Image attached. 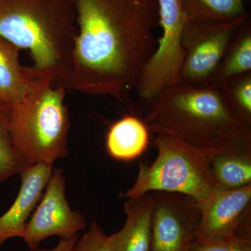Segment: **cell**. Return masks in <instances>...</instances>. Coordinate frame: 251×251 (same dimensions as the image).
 Returning a JSON list of instances; mask_svg holds the SVG:
<instances>
[{
	"mask_svg": "<svg viewBox=\"0 0 251 251\" xmlns=\"http://www.w3.org/2000/svg\"><path fill=\"white\" fill-rule=\"evenodd\" d=\"M70 89L125 101L157 49V0H75Z\"/></svg>",
	"mask_w": 251,
	"mask_h": 251,
	"instance_id": "1",
	"label": "cell"
},
{
	"mask_svg": "<svg viewBox=\"0 0 251 251\" xmlns=\"http://www.w3.org/2000/svg\"><path fill=\"white\" fill-rule=\"evenodd\" d=\"M150 131L173 135L198 148L216 150L251 136V124L238 115L215 84L180 82L145 102Z\"/></svg>",
	"mask_w": 251,
	"mask_h": 251,
	"instance_id": "2",
	"label": "cell"
},
{
	"mask_svg": "<svg viewBox=\"0 0 251 251\" xmlns=\"http://www.w3.org/2000/svg\"><path fill=\"white\" fill-rule=\"evenodd\" d=\"M75 0H0V37L29 51L34 70L70 90Z\"/></svg>",
	"mask_w": 251,
	"mask_h": 251,
	"instance_id": "3",
	"label": "cell"
},
{
	"mask_svg": "<svg viewBox=\"0 0 251 251\" xmlns=\"http://www.w3.org/2000/svg\"><path fill=\"white\" fill-rule=\"evenodd\" d=\"M67 89L50 77L38 75L22 100L9 105V132L15 151L26 166H52L69 154L70 117Z\"/></svg>",
	"mask_w": 251,
	"mask_h": 251,
	"instance_id": "4",
	"label": "cell"
},
{
	"mask_svg": "<svg viewBox=\"0 0 251 251\" xmlns=\"http://www.w3.org/2000/svg\"><path fill=\"white\" fill-rule=\"evenodd\" d=\"M158 155L152 164L140 163L134 184L122 195L140 197L152 191L186 195L201 206L217 191L211 176V150H203L167 134L154 133Z\"/></svg>",
	"mask_w": 251,
	"mask_h": 251,
	"instance_id": "5",
	"label": "cell"
},
{
	"mask_svg": "<svg viewBox=\"0 0 251 251\" xmlns=\"http://www.w3.org/2000/svg\"><path fill=\"white\" fill-rule=\"evenodd\" d=\"M163 34L152 57L144 68L136 90L145 102L180 83L185 57L183 34L188 16L182 0H157Z\"/></svg>",
	"mask_w": 251,
	"mask_h": 251,
	"instance_id": "6",
	"label": "cell"
},
{
	"mask_svg": "<svg viewBox=\"0 0 251 251\" xmlns=\"http://www.w3.org/2000/svg\"><path fill=\"white\" fill-rule=\"evenodd\" d=\"M248 17L219 24L188 18L183 34L185 57L180 82L192 86L212 85L229 43Z\"/></svg>",
	"mask_w": 251,
	"mask_h": 251,
	"instance_id": "7",
	"label": "cell"
},
{
	"mask_svg": "<svg viewBox=\"0 0 251 251\" xmlns=\"http://www.w3.org/2000/svg\"><path fill=\"white\" fill-rule=\"evenodd\" d=\"M151 193L154 203L151 251H188L201 221L197 202L181 193Z\"/></svg>",
	"mask_w": 251,
	"mask_h": 251,
	"instance_id": "8",
	"label": "cell"
},
{
	"mask_svg": "<svg viewBox=\"0 0 251 251\" xmlns=\"http://www.w3.org/2000/svg\"><path fill=\"white\" fill-rule=\"evenodd\" d=\"M62 172L57 168L52 172L46 192L26 225L23 239L31 251H37L47 238L70 237L87 227L85 216L73 211L68 204Z\"/></svg>",
	"mask_w": 251,
	"mask_h": 251,
	"instance_id": "9",
	"label": "cell"
},
{
	"mask_svg": "<svg viewBox=\"0 0 251 251\" xmlns=\"http://www.w3.org/2000/svg\"><path fill=\"white\" fill-rule=\"evenodd\" d=\"M197 234L207 238L251 234V184L220 190L200 206Z\"/></svg>",
	"mask_w": 251,
	"mask_h": 251,
	"instance_id": "10",
	"label": "cell"
},
{
	"mask_svg": "<svg viewBox=\"0 0 251 251\" xmlns=\"http://www.w3.org/2000/svg\"><path fill=\"white\" fill-rule=\"evenodd\" d=\"M52 173V166L37 163L21 173V186L9 210L0 217V246L11 238H23L27 219L41 201Z\"/></svg>",
	"mask_w": 251,
	"mask_h": 251,
	"instance_id": "11",
	"label": "cell"
},
{
	"mask_svg": "<svg viewBox=\"0 0 251 251\" xmlns=\"http://www.w3.org/2000/svg\"><path fill=\"white\" fill-rule=\"evenodd\" d=\"M209 166L217 189H234L251 184V136L211 150Z\"/></svg>",
	"mask_w": 251,
	"mask_h": 251,
	"instance_id": "12",
	"label": "cell"
},
{
	"mask_svg": "<svg viewBox=\"0 0 251 251\" xmlns=\"http://www.w3.org/2000/svg\"><path fill=\"white\" fill-rule=\"evenodd\" d=\"M153 203L151 192L126 202V220L117 232L119 251H151Z\"/></svg>",
	"mask_w": 251,
	"mask_h": 251,
	"instance_id": "13",
	"label": "cell"
},
{
	"mask_svg": "<svg viewBox=\"0 0 251 251\" xmlns=\"http://www.w3.org/2000/svg\"><path fill=\"white\" fill-rule=\"evenodd\" d=\"M21 50L0 37V103L11 105L22 100L39 75L32 67L22 65Z\"/></svg>",
	"mask_w": 251,
	"mask_h": 251,
	"instance_id": "14",
	"label": "cell"
},
{
	"mask_svg": "<svg viewBox=\"0 0 251 251\" xmlns=\"http://www.w3.org/2000/svg\"><path fill=\"white\" fill-rule=\"evenodd\" d=\"M150 141V130L143 120L126 116L110 127L107 135L109 154L117 160L130 161L145 151Z\"/></svg>",
	"mask_w": 251,
	"mask_h": 251,
	"instance_id": "15",
	"label": "cell"
},
{
	"mask_svg": "<svg viewBox=\"0 0 251 251\" xmlns=\"http://www.w3.org/2000/svg\"><path fill=\"white\" fill-rule=\"evenodd\" d=\"M249 72H251V23L248 17L229 43L212 84L219 85Z\"/></svg>",
	"mask_w": 251,
	"mask_h": 251,
	"instance_id": "16",
	"label": "cell"
},
{
	"mask_svg": "<svg viewBox=\"0 0 251 251\" xmlns=\"http://www.w3.org/2000/svg\"><path fill=\"white\" fill-rule=\"evenodd\" d=\"M189 19L219 24L249 16L243 0H182Z\"/></svg>",
	"mask_w": 251,
	"mask_h": 251,
	"instance_id": "17",
	"label": "cell"
},
{
	"mask_svg": "<svg viewBox=\"0 0 251 251\" xmlns=\"http://www.w3.org/2000/svg\"><path fill=\"white\" fill-rule=\"evenodd\" d=\"M9 105L0 103V181L21 174L27 168L18 157L11 143L8 125Z\"/></svg>",
	"mask_w": 251,
	"mask_h": 251,
	"instance_id": "18",
	"label": "cell"
},
{
	"mask_svg": "<svg viewBox=\"0 0 251 251\" xmlns=\"http://www.w3.org/2000/svg\"><path fill=\"white\" fill-rule=\"evenodd\" d=\"M239 116L251 124V72L217 85Z\"/></svg>",
	"mask_w": 251,
	"mask_h": 251,
	"instance_id": "19",
	"label": "cell"
},
{
	"mask_svg": "<svg viewBox=\"0 0 251 251\" xmlns=\"http://www.w3.org/2000/svg\"><path fill=\"white\" fill-rule=\"evenodd\" d=\"M188 251H251V235L207 238L196 234Z\"/></svg>",
	"mask_w": 251,
	"mask_h": 251,
	"instance_id": "20",
	"label": "cell"
},
{
	"mask_svg": "<svg viewBox=\"0 0 251 251\" xmlns=\"http://www.w3.org/2000/svg\"><path fill=\"white\" fill-rule=\"evenodd\" d=\"M72 251H119L117 232L107 236L97 223L93 222Z\"/></svg>",
	"mask_w": 251,
	"mask_h": 251,
	"instance_id": "21",
	"label": "cell"
},
{
	"mask_svg": "<svg viewBox=\"0 0 251 251\" xmlns=\"http://www.w3.org/2000/svg\"><path fill=\"white\" fill-rule=\"evenodd\" d=\"M78 234H74L70 237L60 238V240L54 249L50 250H40L36 251H72L75 243L78 239Z\"/></svg>",
	"mask_w": 251,
	"mask_h": 251,
	"instance_id": "22",
	"label": "cell"
}]
</instances>
